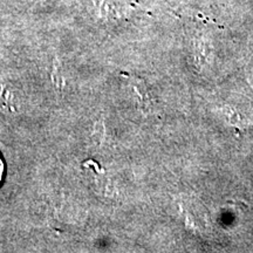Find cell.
<instances>
[{
	"label": "cell",
	"mask_w": 253,
	"mask_h": 253,
	"mask_svg": "<svg viewBox=\"0 0 253 253\" xmlns=\"http://www.w3.org/2000/svg\"><path fill=\"white\" fill-rule=\"evenodd\" d=\"M4 171H5V164H4V161H2V158H1V155H0V184H1V182H2Z\"/></svg>",
	"instance_id": "cell-1"
}]
</instances>
